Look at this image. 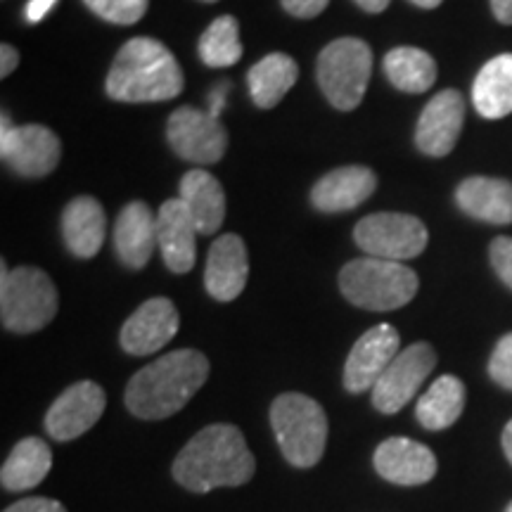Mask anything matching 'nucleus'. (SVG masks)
<instances>
[{
    "label": "nucleus",
    "mask_w": 512,
    "mask_h": 512,
    "mask_svg": "<svg viewBox=\"0 0 512 512\" xmlns=\"http://www.w3.org/2000/svg\"><path fill=\"white\" fill-rule=\"evenodd\" d=\"M254 470L256 463L245 434L235 425L204 427L174 460V479L195 494L247 484L254 477Z\"/></svg>",
    "instance_id": "f257e3e1"
},
{
    "label": "nucleus",
    "mask_w": 512,
    "mask_h": 512,
    "mask_svg": "<svg viewBox=\"0 0 512 512\" xmlns=\"http://www.w3.org/2000/svg\"><path fill=\"white\" fill-rule=\"evenodd\" d=\"M209 377L207 356L195 349L164 354L138 370L126 387V408L140 420H164L176 415Z\"/></svg>",
    "instance_id": "f03ea898"
},
{
    "label": "nucleus",
    "mask_w": 512,
    "mask_h": 512,
    "mask_svg": "<svg viewBox=\"0 0 512 512\" xmlns=\"http://www.w3.org/2000/svg\"><path fill=\"white\" fill-rule=\"evenodd\" d=\"M183 86L181 64L174 53L162 41L147 36L131 38L121 46L105 81L107 95L128 105L174 100Z\"/></svg>",
    "instance_id": "7ed1b4c3"
},
{
    "label": "nucleus",
    "mask_w": 512,
    "mask_h": 512,
    "mask_svg": "<svg viewBox=\"0 0 512 512\" xmlns=\"http://www.w3.org/2000/svg\"><path fill=\"white\" fill-rule=\"evenodd\" d=\"M418 273L401 261L354 259L339 273V290L347 302L368 311H394L413 302L418 294Z\"/></svg>",
    "instance_id": "20e7f679"
},
{
    "label": "nucleus",
    "mask_w": 512,
    "mask_h": 512,
    "mask_svg": "<svg viewBox=\"0 0 512 512\" xmlns=\"http://www.w3.org/2000/svg\"><path fill=\"white\" fill-rule=\"evenodd\" d=\"M271 425L285 460L299 470L318 465L328 444V415L311 396L280 394L271 406Z\"/></svg>",
    "instance_id": "39448f33"
},
{
    "label": "nucleus",
    "mask_w": 512,
    "mask_h": 512,
    "mask_svg": "<svg viewBox=\"0 0 512 512\" xmlns=\"http://www.w3.org/2000/svg\"><path fill=\"white\" fill-rule=\"evenodd\" d=\"M0 320L3 328L17 335H31L53 323L57 313V290L48 273L36 266L8 271L0 264Z\"/></svg>",
    "instance_id": "423d86ee"
},
{
    "label": "nucleus",
    "mask_w": 512,
    "mask_h": 512,
    "mask_svg": "<svg viewBox=\"0 0 512 512\" xmlns=\"http://www.w3.org/2000/svg\"><path fill=\"white\" fill-rule=\"evenodd\" d=\"M370 74H373V50L361 38H337L320 50L316 69L320 91L337 110L354 112L361 105Z\"/></svg>",
    "instance_id": "0eeeda50"
},
{
    "label": "nucleus",
    "mask_w": 512,
    "mask_h": 512,
    "mask_svg": "<svg viewBox=\"0 0 512 512\" xmlns=\"http://www.w3.org/2000/svg\"><path fill=\"white\" fill-rule=\"evenodd\" d=\"M354 240L368 256L403 264L406 259H415L425 252L430 233L418 216L380 211L356 223Z\"/></svg>",
    "instance_id": "6e6552de"
},
{
    "label": "nucleus",
    "mask_w": 512,
    "mask_h": 512,
    "mask_svg": "<svg viewBox=\"0 0 512 512\" xmlns=\"http://www.w3.org/2000/svg\"><path fill=\"white\" fill-rule=\"evenodd\" d=\"M0 155L19 176L43 178L53 174L60 164V138L41 124L12 126L8 112L0 119Z\"/></svg>",
    "instance_id": "1a4fd4ad"
},
{
    "label": "nucleus",
    "mask_w": 512,
    "mask_h": 512,
    "mask_svg": "<svg viewBox=\"0 0 512 512\" xmlns=\"http://www.w3.org/2000/svg\"><path fill=\"white\" fill-rule=\"evenodd\" d=\"M166 138L171 150L192 164H216L228 147V133L221 119L190 105L171 114L166 121Z\"/></svg>",
    "instance_id": "9d476101"
},
{
    "label": "nucleus",
    "mask_w": 512,
    "mask_h": 512,
    "mask_svg": "<svg viewBox=\"0 0 512 512\" xmlns=\"http://www.w3.org/2000/svg\"><path fill=\"white\" fill-rule=\"evenodd\" d=\"M437 366V354L427 342H415L399 351L392 366L373 387V406L384 415L399 413L418 394L427 377Z\"/></svg>",
    "instance_id": "9b49d317"
},
{
    "label": "nucleus",
    "mask_w": 512,
    "mask_h": 512,
    "mask_svg": "<svg viewBox=\"0 0 512 512\" xmlns=\"http://www.w3.org/2000/svg\"><path fill=\"white\" fill-rule=\"evenodd\" d=\"M399 330L389 323H380L358 337L351 354L344 363V387L351 394L373 392L384 370L399 356Z\"/></svg>",
    "instance_id": "f8f14e48"
},
{
    "label": "nucleus",
    "mask_w": 512,
    "mask_h": 512,
    "mask_svg": "<svg viewBox=\"0 0 512 512\" xmlns=\"http://www.w3.org/2000/svg\"><path fill=\"white\" fill-rule=\"evenodd\" d=\"M107 396L98 382L83 380L67 387L46 413V430L55 441H72L102 418Z\"/></svg>",
    "instance_id": "ddd939ff"
},
{
    "label": "nucleus",
    "mask_w": 512,
    "mask_h": 512,
    "mask_svg": "<svg viewBox=\"0 0 512 512\" xmlns=\"http://www.w3.org/2000/svg\"><path fill=\"white\" fill-rule=\"evenodd\" d=\"M181 328L176 304L166 297H152L121 328L119 344L131 356H150L164 349Z\"/></svg>",
    "instance_id": "4468645a"
},
{
    "label": "nucleus",
    "mask_w": 512,
    "mask_h": 512,
    "mask_svg": "<svg viewBox=\"0 0 512 512\" xmlns=\"http://www.w3.org/2000/svg\"><path fill=\"white\" fill-rule=\"evenodd\" d=\"M465 124V98L453 88L434 95L415 126V145L427 157H446L456 147Z\"/></svg>",
    "instance_id": "2eb2a0df"
},
{
    "label": "nucleus",
    "mask_w": 512,
    "mask_h": 512,
    "mask_svg": "<svg viewBox=\"0 0 512 512\" xmlns=\"http://www.w3.org/2000/svg\"><path fill=\"white\" fill-rule=\"evenodd\" d=\"M373 463L377 475L399 486L427 484L437 475V458H434L432 448L406 437L382 441L377 446Z\"/></svg>",
    "instance_id": "dca6fc26"
},
{
    "label": "nucleus",
    "mask_w": 512,
    "mask_h": 512,
    "mask_svg": "<svg viewBox=\"0 0 512 512\" xmlns=\"http://www.w3.org/2000/svg\"><path fill=\"white\" fill-rule=\"evenodd\" d=\"M249 278V254L240 235H221L209 249L204 268V287L216 302H233L245 290Z\"/></svg>",
    "instance_id": "f3484780"
},
{
    "label": "nucleus",
    "mask_w": 512,
    "mask_h": 512,
    "mask_svg": "<svg viewBox=\"0 0 512 512\" xmlns=\"http://www.w3.org/2000/svg\"><path fill=\"white\" fill-rule=\"evenodd\" d=\"M197 230L181 200H166L157 214V247L171 273L192 271L197 259Z\"/></svg>",
    "instance_id": "a211bd4d"
},
{
    "label": "nucleus",
    "mask_w": 512,
    "mask_h": 512,
    "mask_svg": "<svg viewBox=\"0 0 512 512\" xmlns=\"http://www.w3.org/2000/svg\"><path fill=\"white\" fill-rule=\"evenodd\" d=\"M377 188V176L373 169L361 164L339 166L325 174L313 185L311 202L323 214H337L361 207Z\"/></svg>",
    "instance_id": "6ab92c4d"
},
{
    "label": "nucleus",
    "mask_w": 512,
    "mask_h": 512,
    "mask_svg": "<svg viewBox=\"0 0 512 512\" xmlns=\"http://www.w3.org/2000/svg\"><path fill=\"white\" fill-rule=\"evenodd\" d=\"M114 247L121 264L140 271L150 264L157 247V216H152L145 202H131L119 211L114 226Z\"/></svg>",
    "instance_id": "aec40b11"
},
{
    "label": "nucleus",
    "mask_w": 512,
    "mask_h": 512,
    "mask_svg": "<svg viewBox=\"0 0 512 512\" xmlns=\"http://www.w3.org/2000/svg\"><path fill=\"white\" fill-rule=\"evenodd\" d=\"M458 207L472 219L508 226L512 223V183L505 178L472 176L456 190Z\"/></svg>",
    "instance_id": "412c9836"
},
{
    "label": "nucleus",
    "mask_w": 512,
    "mask_h": 512,
    "mask_svg": "<svg viewBox=\"0 0 512 512\" xmlns=\"http://www.w3.org/2000/svg\"><path fill=\"white\" fill-rule=\"evenodd\" d=\"M181 200L188 209L190 219L195 221L200 235H214L226 219V192L219 178L204 169H192L178 183Z\"/></svg>",
    "instance_id": "4be33fe9"
},
{
    "label": "nucleus",
    "mask_w": 512,
    "mask_h": 512,
    "mask_svg": "<svg viewBox=\"0 0 512 512\" xmlns=\"http://www.w3.org/2000/svg\"><path fill=\"white\" fill-rule=\"evenodd\" d=\"M107 219L95 197H74L62 211L64 245L76 259H93L105 242Z\"/></svg>",
    "instance_id": "5701e85b"
},
{
    "label": "nucleus",
    "mask_w": 512,
    "mask_h": 512,
    "mask_svg": "<svg viewBox=\"0 0 512 512\" xmlns=\"http://www.w3.org/2000/svg\"><path fill=\"white\" fill-rule=\"evenodd\" d=\"M472 102L484 119H503L512 114V53L494 57L479 69Z\"/></svg>",
    "instance_id": "b1692460"
},
{
    "label": "nucleus",
    "mask_w": 512,
    "mask_h": 512,
    "mask_svg": "<svg viewBox=\"0 0 512 512\" xmlns=\"http://www.w3.org/2000/svg\"><path fill=\"white\" fill-rule=\"evenodd\" d=\"M297 79V62L285 53H271L261 57V60L249 69V95H252L256 107L271 110V107L278 105V102L290 93V88L297 83Z\"/></svg>",
    "instance_id": "393cba45"
},
{
    "label": "nucleus",
    "mask_w": 512,
    "mask_h": 512,
    "mask_svg": "<svg viewBox=\"0 0 512 512\" xmlns=\"http://www.w3.org/2000/svg\"><path fill=\"white\" fill-rule=\"evenodd\" d=\"M53 467V453L48 444L38 437H27L12 448L8 460L0 470V484L8 491L34 489L48 477Z\"/></svg>",
    "instance_id": "a878e982"
},
{
    "label": "nucleus",
    "mask_w": 512,
    "mask_h": 512,
    "mask_svg": "<svg viewBox=\"0 0 512 512\" xmlns=\"http://www.w3.org/2000/svg\"><path fill=\"white\" fill-rule=\"evenodd\" d=\"M465 408V384L456 375H441L432 387L420 396L415 415L425 430L441 432L460 418Z\"/></svg>",
    "instance_id": "bb28decb"
},
{
    "label": "nucleus",
    "mask_w": 512,
    "mask_h": 512,
    "mask_svg": "<svg viewBox=\"0 0 512 512\" xmlns=\"http://www.w3.org/2000/svg\"><path fill=\"white\" fill-rule=\"evenodd\" d=\"M384 74L403 93H425L437 81V62L425 50L399 46L384 55Z\"/></svg>",
    "instance_id": "cd10ccee"
},
{
    "label": "nucleus",
    "mask_w": 512,
    "mask_h": 512,
    "mask_svg": "<svg viewBox=\"0 0 512 512\" xmlns=\"http://www.w3.org/2000/svg\"><path fill=\"white\" fill-rule=\"evenodd\" d=\"M200 60L211 69H226L240 62V22L233 15H221L209 24L200 38Z\"/></svg>",
    "instance_id": "c85d7f7f"
},
{
    "label": "nucleus",
    "mask_w": 512,
    "mask_h": 512,
    "mask_svg": "<svg viewBox=\"0 0 512 512\" xmlns=\"http://www.w3.org/2000/svg\"><path fill=\"white\" fill-rule=\"evenodd\" d=\"M83 3L105 22L131 27L145 17L150 0H83Z\"/></svg>",
    "instance_id": "c756f323"
},
{
    "label": "nucleus",
    "mask_w": 512,
    "mask_h": 512,
    "mask_svg": "<svg viewBox=\"0 0 512 512\" xmlns=\"http://www.w3.org/2000/svg\"><path fill=\"white\" fill-rule=\"evenodd\" d=\"M489 375L498 387L512 392V332L498 339L494 354L489 358Z\"/></svg>",
    "instance_id": "7c9ffc66"
},
{
    "label": "nucleus",
    "mask_w": 512,
    "mask_h": 512,
    "mask_svg": "<svg viewBox=\"0 0 512 512\" xmlns=\"http://www.w3.org/2000/svg\"><path fill=\"white\" fill-rule=\"evenodd\" d=\"M489 259L498 278L512 290V238H496L491 242Z\"/></svg>",
    "instance_id": "2f4dec72"
},
{
    "label": "nucleus",
    "mask_w": 512,
    "mask_h": 512,
    "mask_svg": "<svg viewBox=\"0 0 512 512\" xmlns=\"http://www.w3.org/2000/svg\"><path fill=\"white\" fill-rule=\"evenodd\" d=\"M330 0H280L287 15L299 17V19H313L320 12L328 8Z\"/></svg>",
    "instance_id": "473e14b6"
},
{
    "label": "nucleus",
    "mask_w": 512,
    "mask_h": 512,
    "mask_svg": "<svg viewBox=\"0 0 512 512\" xmlns=\"http://www.w3.org/2000/svg\"><path fill=\"white\" fill-rule=\"evenodd\" d=\"M3 512H67V508L60 501H53V498H24V501H17L10 508H5Z\"/></svg>",
    "instance_id": "72a5a7b5"
},
{
    "label": "nucleus",
    "mask_w": 512,
    "mask_h": 512,
    "mask_svg": "<svg viewBox=\"0 0 512 512\" xmlns=\"http://www.w3.org/2000/svg\"><path fill=\"white\" fill-rule=\"evenodd\" d=\"M228 93H230V83H228V81L216 83V86L211 88V93H209V110H207V112L211 114V117L219 119L221 112L226 110V98H228Z\"/></svg>",
    "instance_id": "f704fd0d"
},
{
    "label": "nucleus",
    "mask_w": 512,
    "mask_h": 512,
    "mask_svg": "<svg viewBox=\"0 0 512 512\" xmlns=\"http://www.w3.org/2000/svg\"><path fill=\"white\" fill-rule=\"evenodd\" d=\"M57 5V0H29L27 3V19L31 24H38L41 19H46Z\"/></svg>",
    "instance_id": "c9c22d12"
},
{
    "label": "nucleus",
    "mask_w": 512,
    "mask_h": 512,
    "mask_svg": "<svg viewBox=\"0 0 512 512\" xmlns=\"http://www.w3.org/2000/svg\"><path fill=\"white\" fill-rule=\"evenodd\" d=\"M17 64H19L17 48L3 43V46H0V76H3V79H8V76L17 69Z\"/></svg>",
    "instance_id": "e433bc0d"
},
{
    "label": "nucleus",
    "mask_w": 512,
    "mask_h": 512,
    "mask_svg": "<svg viewBox=\"0 0 512 512\" xmlns=\"http://www.w3.org/2000/svg\"><path fill=\"white\" fill-rule=\"evenodd\" d=\"M491 10L501 24H512V0H491Z\"/></svg>",
    "instance_id": "4c0bfd02"
},
{
    "label": "nucleus",
    "mask_w": 512,
    "mask_h": 512,
    "mask_svg": "<svg viewBox=\"0 0 512 512\" xmlns=\"http://www.w3.org/2000/svg\"><path fill=\"white\" fill-rule=\"evenodd\" d=\"M354 3L363 12H370V15H380V12L389 8V3H392V0H354Z\"/></svg>",
    "instance_id": "58836bf2"
},
{
    "label": "nucleus",
    "mask_w": 512,
    "mask_h": 512,
    "mask_svg": "<svg viewBox=\"0 0 512 512\" xmlns=\"http://www.w3.org/2000/svg\"><path fill=\"white\" fill-rule=\"evenodd\" d=\"M503 451L512 465V420L505 425V430H503Z\"/></svg>",
    "instance_id": "ea45409f"
},
{
    "label": "nucleus",
    "mask_w": 512,
    "mask_h": 512,
    "mask_svg": "<svg viewBox=\"0 0 512 512\" xmlns=\"http://www.w3.org/2000/svg\"><path fill=\"white\" fill-rule=\"evenodd\" d=\"M411 3L415 5V8H422V10H434V8H439V5L444 3V0H411Z\"/></svg>",
    "instance_id": "a19ab883"
},
{
    "label": "nucleus",
    "mask_w": 512,
    "mask_h": 512,
    "mask_svg": "<svg viewBox=\"0 0 512 512\" xmlns=\"http://www.w3.org/2000/svg\"><path fill=\"white\" fill-rule=\"evenodd\" d=\"M202 3H219V0H202Z\"/></svg>",
    "instance_id": "79ce46f5"
},
{
    "label": "nucleus",
    "mask_w": 512,
    "mask_h": 512,
    "mask_svg": "<svg viewBox=\"0 0 512 512\" xmlns=\"http://www.w3.org/2000/svg\"><path fill=\"white\" fill-rule=\"evenodd\" d=\"M505 512H512V503L508 505V508H505Z\"/></svg>",
    "instance_id": "37998d69"
}]
</instances>
